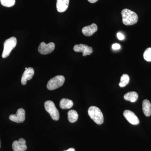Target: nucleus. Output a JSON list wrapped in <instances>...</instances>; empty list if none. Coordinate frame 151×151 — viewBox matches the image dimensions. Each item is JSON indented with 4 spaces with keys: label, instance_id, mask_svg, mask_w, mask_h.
I'll use <instances>...</instances> for the list:
<instances>
[{
    "label": "nucleus",
    "instance_id": "obj_18",
    "mask_svg": "<svg viewBox=\"0 0 151 151\" xmlns=\"http://www.w3.org/2000/svg\"><path fill=\"white\" fill-rule=\"evenodd\" d=\"M130 81V77L128 74H124L121 78V81L119 84V86L121 87H125L129 84Z\"/></svg>",
    "mask_w": 151,
    "mask_h": 151
},
{
    "label": "nucleus",
    "instance_id": "obj_20",
    "mask_svg": "<svg viewBox=\"0 0 151 151\" xmlns=\"http://www.w3.org/2000/svg\"><path fill=\"white\" fill-rule=\"evenodd\" d=\"M143 56L146 61L151 62V47H149L145 50Z\"/></svg>",
    "mask_w": 151,
    "mask_h": 151
},
{
    "label": "nucleus",
    "instance_id": "obj_13",
    "mask_svg": "<svg viewBox=\"0 0 151 151\" xmlns=\"http://www.w3.org/2000/svg\"><path fill=\"white\" fill-rule=\"evenodd\" d=\"M69 4V0H57V10L59 12H63L67 10Z\"/></svg>",
    "mask_w": 151,
    "mask_h": 151
},
{
    "label": "nucleus",
    "instance_id": "obj_7",
    "mask_svg": "<svg viewBox=\"0 0 151 151\" xmlns=\"http://www.w3.org/2000/svg\"><path fill=\"white\" fill-rule=\"evenodd\" d=\"M10 120L17 123H23L25 119V112L23 108H19L16 114L11 115L9 117Z\"/></svg>",
    "mask_w": 151,
    "mask_h": 151
},
{
    "label": "nucleus",
    "instance_id": "obj_16",
    "mask_svg": "<svg viewBox=\"0 0 151 151\" xmlns=\"http://www.w3.org/2000/svg\"><path fill=\"white\" fill-rule=\"evenodd\" d=\"M73 103L71 100L63 98L60 102V107L62 109H70L73 106Z\"/></svg>",
    "mask_w": 151,
    "mask_h": 151
},
{
    "label": "nucleus",
    "instance_id": "obj_10",
    "mask_svg": "<svg viewBox=\"0 0 151 151\" xmlns=\"http://www.w3.org/2000/svg\"><path fill=\"white\" fill-rule=\"evenodd\" d=\"M12 148L14 151H25L27 149L26 145V141L22 138L19 140L14 141L12 144Z\"/></svg>",
    "mask_w": 151,
    "mask_h": 151
},
{
    "label": "nucleus",
    "instance_id": "obj_19",
    "mask_svg": "<svg viewBox=\"0 0 151 151\" xmlns=\"http://www.w3.org/2000/svg\"><path fill=\"white\" fill-rule=\"evenodd\" d=\"M1 4L7 7H10L14 5L15 0H0Z\"/></svg>",
    "mask_w": 151,
    "mask_h": 151
},
{
    "label": "nucleus",
    "instance_id": "obj_3",
    "mask_svg": "<svg viewBox=\"0 0 151 151\" xmlns=\"http://www.w3.org/2000/svg\"><path fill=\"white\" fill-rule=\"evenodd\" d=\"M17 44V40L15 37H12L6 40L4 44V50L2 54L3 58H6L8 57Z\"/></svg>",
    "mask_w": 151,
    "mask_h": 151
},
{
    "label": "nucleus",
    "instance_id": "obj_26",
    "mask_svg": "<svg viewBox=\"0 0 151 151\" xmlns=\"http://www.w3.org/2000/svg\"><path fill=\"white\" fill-rule=\"evenodd\" d=\"M0 147H1V142H0Z\"/></svg>",
    "mask_w": 151,
    "mask_h": 151
},
{
    "label": "nucleus",
    "instance_id": "obj_4",
    "mask_svg": "<svg viewBox=\"0 0 151 151\" xmlns=\"http://www.w3.org/2000/svg\"><path fill=\"white\" fill-rule=\"evenodd\" d=\"M65 77L63 76H56L48 81L47 87L49 90H55L62 86L65 82Z\"/></svg>",
    "mask_w": 151,
    "mask_h": 151
},
{
    "label": "nucleus",
    "instance_id": "obj_24",
    "mask_svg": "<svg viewBox=\"0 0 151 151\" xmlns=\"http://www.w3.org/2000/svg\"><path fill=\"white\" fill-rule=\"evenodd\" d=\"M64 151H75V149L73 148H70L68 149L67 150Z\"/></svg>",
    "mask_w": 151,
    "mask_h": 151
},
{
    "label": "nucleus",
    "instance_id": "obj_21",
    "mask_svg": "<svg viewBox=\"0 0 151 151\" xmlns=\"http://www.w3.org/2000/svg\"><path fill=\"white\" fill-rule=\"evenodd\" d=\"M121 45L118 43H115L112 45V48L114 50H117L120 49L121 48Z\"/></svg>",
    "mask_w": 151,
    "mask_h": 151
},
{
    "label": "nucleus",
    "instance_id": "obj_8",
    "mask_svg": "<svg viewBox=\"0 0 151 151\" xmlns=\"http://www.w3.org/2000/svg\"><path fill=\"white\" fill-rule=\"evenodd\" d=\"M74 51L76 52H82L83 56L90 55L93 52V49L91 47H89L86 45L80 44L74 45L73 48Z\"/></svg>",
    "mask_w": 151,
    "mask_h": 151
},
{
    "label": "nucleus",
    "instance_id": "obj_9",
    "mask_svg": "<svg viewBox=\"0 0 151 151\" xmlns=\"http://www.w3.org/2000/svg\"><path fill=\"white\" fill-rule=\"evenodd\" d=\"M124 116L127 121L132 125H137L139 124V120L134 113L129 110L124 111Z\"/></svg>",
    "mask_w": 151,
    "mask_h": 151
},
{
    "label": "nucleus",
    "instance_id": "obj_17",
    "mask_svg": "<svg viewBox=\"0 0 151 151\" xmlns=\"http://www.w3.org/2000/svg\"><path fill=\"white\" fill-rule=\"evenodd\" d=\"M68 119L70 123H74L78 120V114L75 110H70L68 113Z\"/></svg>",
    "mask_w": 151,
    "mask_h": 151
},
{
    "label": "nucleus",
    "instance_id": "obj_23",
    "mask_svg": "<svg viewBox=\"0 0 151 151\" xmlns=\"http://www.w3.org/2000/svg\"><path fill=\"white\" fill-rule=\"evenodd\" d=\"M90 3H92V4H93V3H96V2H97L98 0H87Z\"/></svg>",
    "mask_w": 151,
    "mask_h": 151
},
{
    "label": "nucleus",
    "instance_id": "obj_1",
    "mask_svg": "<svg viewBox=\"0 0 151 151\" xmlns=\"http://www.w3.org/2000/svg\"><path fill=\"white\" fill-rule=\"evenodd\" d=\"M122 22L125 25L130 26L136 24L138 20L137 14L129 9H125L122 12Z\"/></svg>",
    "mask_w": 151,
    "mask_h": 151
},
{
    "label": "nucleus",
    "instance_id": "obj_11",
    "mask_svg": "<svg viewBox=\"0 0 151 151\" xmlns=\"http://www.w3.org/2000/svg\"><path fill=\"white\" fill-rule=\"evenodd\" d=\"M34 70L32 67L28 68L26 70H25L21 79V83L22 85H25L27 84V80H30L32 78L34 75Z\"/></svg>",
    "mask_w": 151,
    "mask_h": 151
},
{
    "label": "nucleus",
    "instance_id": "obj_22",
    "mask_svg": "<svg viewBox=\"0 0 151 151\" xmlns=\"http://www.w3.org/2000/svg\"><path fill=\"white\" fill-rule=\"evenodd\" d=\"M117 37H118V39L120 40H124L125 39V37L121 33L119 32L117 33Z\"/></svg>",
    "mask_w": 151,
    "mask_h": 151
},
{
    "label": "nucleus",
    "instance_id": "obj_2",
    "mask_svg": "<svg viewBox=\"0 0 151 151\" xmlns=\"http://www.w3.org/2000/svg\"><path fill=\"white\" fill-rule=\"evenodd\" d=\"M88 115L96 124L100 125L104 122L103 113L99 108L96 106H91L88 111Z\"/></svg>",
    "mask_w": 151,
    "mask_h": 151
},
{
    "label": "nucleus",
    "instance_id": "obj_25",
    "mask_svg": "<svg viewBox=\"0 0 151 151\" xmlns=\"http://www.w3.org/2000/svg\"><path fill=\"white\" fill-rule=\"evenodd\" d=\"M27 68H25V70H26L27 69Z\"/></svg>",
    "mask_w": 151,
    "mask_h": 151
},
{
    "label": "nucleus",
    "instance_id": "obj_15",
    "mask_svg": "<svg viewBox=\"0 0 151 151\" xmlns=\"http://www.w3.org/2000/svg\"><path fill=\"white\" fill-rule=\"evenodd\" d=\"M138 94L135 92H128L124 95V98L125 100L130 101L132 103H134L138 100Z\"/></svg>",
    "mask_w": 151,
    "mask_h": 151
},
{
    "label": "nucleus",
    "instance_id": "obj_5",
    "mask_svg": "<svg viewBox=\"0 0 151 151\" xmlns=\"http://www.w3.org/2000/svg\"><path fill=\"white\" fill-rule=\"evenodd\" d=\"M45 108L47 113L50 114L52 119L58 121L59 119V113L55 107L54 103L51 100H47L45 103Z\"/></svg>",
    "mask_w": 151,
    "mask_h": 151
},
{
    "label": "nucleus",
    "instance_id": "obj_6",
    "mask_svg": "<svg viewBox=\"0 0 151 151\" xmlns=\"http://www.w3.org/2000/svg\"><path fill=\"white\" fill-rule=\"evenodd\" d=\"M55 48V45L53 42L46 44L45 42H42L38 47V50L41 54L47 55L53 52Z\"/></svg>",
    "mask_w": 151,
    "mask_h": 151
},
{
    "label": "nucleus",
    "instance_id": "obj_12",
    "mask_svg": "<svg viewBox=\"0 0 151 151\" xmlns=\"http://www.w3.org/2000/svg\"><path fill=\"white\" fill-rule=\"evenodd\" d=\"M98 29L97 24L93 23L90 25L84 27L82 29V32L86 36H91L96 32Z\"/></svg>",
    "mask_w": 151,
    "mask_h": 151
},
{
    "label": "nucleus",
    "instance_id": "obj_14",
    "mask_svg": "<svg viewBox=\"0 0 151 151\" xmlns=\"http://www.w3.org/2000/svg\"><path fill=\"white\" fill-rule=\"evenodd\" d=\"M142 110L145 116L149 117L151 115V104L147 100H145L142 103Z\"/></svg>",
    "mask_w": 151,
    "mask_h": 151
}]
</instances>
